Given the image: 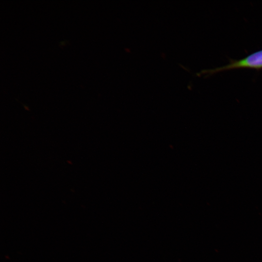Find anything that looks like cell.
Returning <instances> with one entry per match:
<instances>
[{
	"label": "cell",
	"instance_id": "6da1fadb",
	"mask_svg": "<svg viewBox=\"0 0 262 262\" xmlns=\"http://www.w3.org/2000/svg\"><path fill=\"white\" fill-rule=\"evenodd\" d=\"M262 68V49L254 52L246 57L238 60L232 61L228 65L208 70L213 74L235 68Z\"/></svg>",
	"mask_w": 262,
	"mask_h": 262
}]
</instances>
